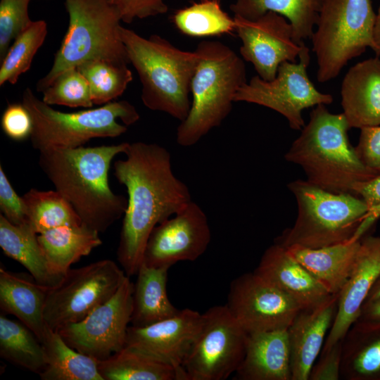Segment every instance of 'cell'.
Listing matches in <instances>:
<instances>
[{
    "label": "cell",
    "mask_w": 380,
    "mask_h": 380,
    "mask_svg": "<svg viewBox=\"0 0 380 380\" xmlns=\"http://www.w3.org/2000/svg\"><path fill=\"white\" fill-rule=\"evenodd\" d=\"M125 159L113 163V174L127 189V207L123 216L118 260L127 276L137 274L153 229L171 217L192 200L189 187L172 168L171 156L155 143L134 142Z\"/></svg>",
    "instance_id": "6da1fadb"
},
{
    "label": "cell",
    "mask_w": 380,
    "mask_h": 380,
    "mask_svg": "<svg viewBox=\"0 0 380 380\" xmlns=\"http://www.w3.org/2000/svg\"><path fill=\"white\" fill-rule=\"evenodd\" d=\"M129 144L39 152V165L55 189L72 205L82 224L99 234L124 216L127 207V198L110 188L108 172L113 158L125 153Z\"/></svg>",
    "instance_id": "7a4b0ae2"
},
{
    "label": "cell",
    "mask_w": 380,
    "mask_h": 380,
    "mask_svg": "<svg viewBox=\"0 0 380 380\" xmlns=\"http://www.w3.org/2000/svg\"><path fill=\"white\" fill-rule=\"evenodd\" d=\"M326 106L312 109L284 158L300 166L310 183L331 192L353 194L356 183L377 174L364 164L350 143L344 114L331 113Z\"/></svg>",
    "instance_id": "3957f363"
},
{
    "label": "cell",
    "mask_w": 380,
    "mask_h": 380,
    "mask_svg": "<svg viewBox=\"0 0 380 380\" xmlns=\"http://www.w3.org/2000/svg\"><path fill=\"white\" fill-rule=\"evenodd\" d=\"M119 32L140 79L144 105L184 120L191 108L189 93L198 53L179 49L158 34L144 37L122 25Z\"/></svg>",
    "instance_id": "277c9868"
},
{
    "label": "cell",
    "mask_w": 380,
    "mask_h": 380,
    "mask_svg": "<svg viewBox=\"0 0 380 380\" xmlns=\"http://www.w3.org/2000/svg\"><path fill=\"white\" fill-rule=\"evenodd\" d=\"M198 61L191 84L187 117L177 128V143L184 147L198 143L229 115L239 89L247 82L243 60L219 41L201 42Z\"/></svg>",
    "instance_id": "5b68a950"
},
{
    "label": "cell",
    "mask_w": 380,
    "mask_h": 380,
    "mask_svg": "<svg viewBox=\"0 0 380 380\" xmlns=\"http://www.w3.org/2000/svg\"><path fill=\"white\" fill-rule=\"evenodd\" d=\"M287 186L296 199L297 217L274 243L285 248H318L362 238L369 229L364 224L368 206L357 196L331 192L306 179L292 181Z\"/></svg>",
    "instance_id": "8992f818"
},
{
    "label": "cell",
    "mask_w": 380,
    "mask_h": 380,
    "mask_svg": "<svg viewBox=\"0 0 380 380\" xmlns=\"http://www.w3.org/2000/svg\"><path fill=\"white\" fill-rule=\"evenodd\" d=\"M64 1L68 27L50 70L36 84L39 92L63 72L89 61L129 63L120 37L122 20L111 0Z\"/></svg>",
    "instance_id": "52a82bcc"
},
{
    "label": "cell",
    "mask_w": 380,
    "mask_h": 380,
    "mask_svg": "<svg viewBox=\"0 0 380 380\" xmlns=\"http://www.w3.org/2000/svg\"><path fill=\"white\" fill-rule=\"evenodd\" d=\"M22 103L32 120L31 144L39 152L84 146L94 138L119 137L140 118L136 108L125 100L94 109L61 112L39 99L28 87L23 91Z\"/></svg>",
    "instance_id": "ba28073f"
},
{
    "label": "cell",
    "mask_w": 380,
    "mask_h": 380,
    "mask_svg": "<svg viewBox=\"0 0 380 380\" xmlns=\"http://www.w3.org/2000/svg\"><path fill=\"white\" fill-rule=\"evenodd\" d=\"M376 13L371 0H322L312 36L321 83L338 77L342 69L367 48L379 56L373 37Z\"/></svg>",
    "instance_id": "9c48e42d"
},
{
    "label": "cell",
    "mask_w": 380,
    "mask_h": 380,
    "mask_svg": "<svg viewBox=\"0 0 380 380\" xmlns=\"http://www.w3.org/2000/svg\"><path fill=\"white\" fill-rule=\"evenodd\" d=\"M126 277L110 260L70 268L57 285L48 289L44 310L46 327L58 331L80 322L109 300Z\"/></svg>",
    "instance_id": "30bf717a"
},
{
    "label": "cell",
    "mask_w": 380,
    "mask_h": 380,
    "mask_svg": "<svg viewBox=\"0 0 380 380\" xmlns=\"http://www.w3.org/2000/svg\"><path fill=\"white\" fill-rule=\"evenodd\" d=\"M298 58V63H281L272 80H264L258 75L253 77L236 92L234 102L270 108L283 115L292 129L301 130L305 125L303 110L319 104H331L334 99L332 95L318 91L308 77V47L303 48Z\"/></svg>",
    "instance_id": "8fae6325"
},
{
    "label": "cell",
    "mask_w": 380,
    "mask_h": 380,
    "mask_svg": "<svg viewBox=\"0 0 380 380\" xmlns=\"http://www.w3.org/2000/svg\"><path fill=\"white\" fill-rule=\"evenodd\" d=\"M203 315L201 329L182 367L187 380H224L243 358L247 333L226 305Z\"/></svg>",
    "instance_id": "7c38bea8"
},
{
    "label": "cell",
    "mask_w": 380,
    "mask_h": 380,
    "mask_svg": "<svg viewBox=\"0 0 380 380\" xmlns=\"http://www.w3.org/2000/svg\"><path fill=\"white\" fill-rule=\"evenodd\" d=\"M134 283L127 276L116 293L80 322L58 332L77 351L104 360L126 344L133 308Z\"/></svg>",
    "instance_id": "4fadbf2b"
},
{
    "label": "cell",
    "mask_w": 380,
    "mask_h": 380,
    "mask_svg": "<svg viewBox=\"0 0 380 380\" xmlns=\"http://www.w3.org/2000/svg\"><path fill=\"white\" fill-rule=\"evenodd\" d=\"M225 305L247 334L288 329L301 310L255 272L231 282Z\"/></svg>",
    "instance_id": "5bb4252c"
},
{
    "label": "cell",
    "mask_w": 380,
    "mask_h": 380,
    "mask_svg": "<svg viewBox=\"0 0 380 380\" xmlns=\"http://www.w3.org/2000/svg\"><path fill=\"white\" fill-rule=\"evenodd\" d=\"M210 240L207 215L199 205L191 201L153 229L142 263L148 267L170 268L179 261H194L205 252Z\"/></svg>",
    "instance_id": "9a60e30c"
},
{
    "label": "cell",
    "mask_w": 380,
    "mask_h": 380,
    "mask_svg": "<svg viewBox=\"0 0 380 380\" xmlns=\"http://www.w3.org/2000/svg\"><path fill=\"white\" fill-rule=\"evenodd\" d=\"M235 30L242 44L240 53L258 75L272 80L281 63L296 62L305 46L293 39V28L284 16L269 11L254 20L234 15Z\"/></svg>",
    "instance_id": "2e32d148"
},
{
    "label": "cell",
    "mask_w": 380,
    "mask_h": 380,
    "mask_svg": "<svg viewBox=\"0 0 380 380\" xmlns=\"http://www.w3.org/2000/svg\"><path fill=\"white\" fill-rule=\"evenodd\" d=\"M203 322V314L189 308L182 309L171 317L145 327L129 326L125 346L172 365L185 374L183 364Z\"/></svg>",
    "instance_id": "e0dca14e"
},
{
    "label": "cell",
    "mask_w": 380,
    "mask_h": 380,
    "mask_svg": "<svg viewBox=\"0 0 380 380\" xmlns=\"http://www.w3.org/2000/svg\"><path fill=\"white\" fill-rule=\"evenodd\" d=\"M380 276V236L365 235L351 274L338 295L337 311L322 349L342 341Z\"/></svg>",
    "instance_id": "ac0fdd59"
},
{
    "label": "cell",
    "mask_w": 380,
    "mask_h": 380,
    "mask_svg": "<svg viewBox=\"0 0 380 380\" xmlns=\"http://www.w3.org/2000/svg\"><path fill=\"white\" fill-rule=\"evenodd\" d=\"M337 306L338 295H332L315 307L300 310L287 329L291 380L309 379L335 318Z\"/></svg>",
    "instance_id": "d6986e66"
},
{
    "label": "cell",
    "mask_w": 380,
    "mask_h": 380,
    "mask_svg": "<svg viewBox=\"0 0 380 380\" xmlns=\"http://www.w3.org/2000/svg\"><path fill=\"white\" fill-rule=\"evenodd\" d=\"M254 272L289 296L301 310L315 307L332 296L286 248L277 243L265 250Z\"/></svg>",
    "instance_id": "ffe728a7"
},
{
    "label": "cell",
    "mask_w": 380,
    "mask_h": 380,
    "mask_svg": "<svg viewBox=\"0 0 380 380\" xmlns=\"http://www.w3.org/2000/svg\"><path fill=\"white\" fill-rule=\"evenodd\" d=\"M341 106L350 128L380 125V59L359 62L345 75Z\"/></svg>",
    "instance_id": "44dd1931"
},
{
    "label": "cell",
    "mask_w": 380,
    "mask_h": 380,
    "mask_svg": "<svg viewBox=\"0 0 380 380\" xmlns=\"http://www.w3.org/2000/svg\"><path fill=\"white\" fill-rule=\"evenodd\" d=\"M237 380H291L287 329L247 334Z\"/></svg>",
    "instance_id": "7402d4cb"
},
{
    "label": "cell",
    "mask_w": 380,
    "mask_h": 380,
    "mask_svg": "<svg viewBox=\"0 0 380 380\" xmlns=\"http://www.w3.org/2000/svg\"><path fill=\"white\" fill-rule=\"evenodd\" d=\"M48 287L39 284L31 274L13 272L0 267V308L27 327L41 341L46 325L44 310Z\"/></svg>",
    "instance_id": "603a6c76"
},
{
    "label": "cell",
    "mask_w": 380,
    "mask_h": 380,
    "mask_svg": "<svg viewBox=\"0 0 380 380\" xmlns=\"http://www.w3.org/2000/svg\"><path fill=\"white\" fill-rule=\"evenodd\" d=\"M362 238L318 248L286 249L329 293L338 295L351 274Z\"/></svg>",
    "instance_id": "cb8c5ba5"
},
{
    "label": "cell",
    "mask_w": 380,
    "mask_h": 380,
    "mask_svg": "<svg viewBox=\"0 0 380 380\" xmlns=\"http://www.w3.org/2000/svg\"><path fill=\"white\" fill-rule=\"evenodd\" d=\"M341 379L380 380V324L355 321L342 340Z\"/></svg>",
    "instance_id": "d4e9b609"
},
{
    "label": "cell",
    "mask_w": 380,
    "mask_h": 380,
    "mask_svg": "<svg viewBox=\"0 0 380 380\" xmlns=\"http://www.w3.org/2000/svg\"><path fill=\"white\" fill-rule=\"evenodd\" d=\"M0 247L4 254L28 270L41 285L51 288L64 274L56 272L49 263L38 240V234L29 224L15 225L0 214Z\"/></svg>",
    "instance_id": "484cf974"
},
{
    "label": "cell",
    "mask_w": 380,
    "mask_h": 380,
    "mask_svg": "<svg viewBox=\"0 0 380 380\" xmlns=\"http://www.w3.org/2000/svg\"><path fill=\"white\" fill-rule=\"evenodd\" d=\"M168 267L141 264L134 284L131 326L145 327L171 317L179 312L167 293Z\"/></svg>",
    "instance_id": "4316f807"
},
{
    "label": "cell",
    "mask_w": 380,
    "mask_h": 380,
    "mask_svg": "<svg viewBox=\"0 0 380 380\" xmlns=\"http://www.w3.org/2000/svg\"><path fill=\"white\" fill-rule=\"evenodd\" d=\"M38 240L51 267L61 274L102 243L99 233L83 224L51 229L39 234Z\"/></svg>",
    "instance_id": "83f0119b"
},
{
    "label": "cell",
    "mask_w": 380,
    "mask_h": 380,
    "mask_svg": "<svg viewBox=\"0 0 380 380\" xmlns=\"http://www.w3.org/2000/svg\"><path fill=\"white\" fill-rule=\"evenodd\" d=\"M322 0H236L230 6L234 15L254 20L272 11L290 23L294 41L303 44L311 39L316 26Z\"/></svg>",
    "instance_id": "f1b7e54d"
},
{
    "label": "cell",
    "mask_w": 380,
    "mask_h": 380,
    "mask_svg": "<svg viewBox=\"0 0 380 380\" xmlns=\"http://www.w3.org/2000/svg\"><path fill=\"white\" fill-rule=\"evenodd\" d=\"M45 368L42 380H103L94 358L70 346L60 334L46 327L42 341Z\"/></svg>",
    "instance_id": "f546056e"
},
{
    "label": "cell",
    "mask_w": 380,
    "mask_h": 380,
    "mask_svg": "<svg viewBox=\"0 0 380 380\" xmlns=\"http://www.w3.org/2000/svg\"><path fill=\"white\" fill-rule=\"evenodd\" d=\"M97 365L103 380H186L173 366L128 346Z\"/></svg>",
    "instance_id": "4dcf8cb0"
},
{
    "label": "cell",
    "mask_w": 380,
    "mask_h": 380,
    "mask_svg": "<svg viewBox=\"0 0 380 380\" xmlns=\"http://www.w3.org/2000/svg\"><path fill=\"white\" fill-rule=\"evenodd\" d=\"M0 356L38 374L46 365L42 343L34 332L4 314L0 316Z\"/></svg>",
    "instance_id": "1f68e13d"
},
{
    "label": "cell",
    "mask_w": 380,
    "mask_h": 380,
    "mask_svg": "<svg viewBox=\"0 0 380 380\" xmlns=\"http://www.w3.org/2000/svg\"><path fill=\"white\" fill-rule=\"evenodd\" d=\"M22 197L28 223L38 234L58 227L82 224L72 205L56 189H30Z\"/></svg>",
    "instance_id": "d6a6232c"
},
{
    "label": "cell",
    "mask_w": 380,
    "mask_h": 380,
    "mask_svg": "<svg viewBox=\"0 0 380 380\" xmlns=\"http://www.w3.org/2000/svg\"><path fill=\"white\" fill-rule=\"evenodd\" d=\"M173 20L177 28L191 37H202L230 33L235 20L221 8L220 0H201L178 10Z\"/></svg>",
    "instance_id": "836d02e7"
},
{
    "label": "cell",
    "mask_w": 380,
    "mask_h": 380,
    "mask_svg": "<svg viewBox=\"0 0 380 380\" xmlns=\"http://www.w3.org/2000/svg\"><path fill=\"white\" fill-rule=\"evenodd\" d=\"M87 80L94 105H104L120 96L132 80L127 64L93 60L77 67Z\"/></svg>",
    "instance_id": "e575fe53"
},
{
    "label": "cell",
    "mask_w": 380,
    "mask_h": 380,
    "mask_svg": "<svg viewBox=\"0 0 380 380\" xmlns=\"http://www.w3.org/2000/svg\"><path fill=\"white\" fill-rule=\"evenodd\" d=\"M48 28L43 20L32 21L13 42L1 61L0 85L15 84L30 68L34 56L43 44Z\"/></svg>",
    "instance_id": "d590c367"
},
{
    "label": "cell",
    "mask_w": 380,
    "mask_h": 380,
    "mask_svg": "<svg viewBox=\"0 0 380 380\" xmlns=\"http://www.w3.org/2000/svg\"><path fill=\"white\" fill-rule=\"evenodd\" d=\"M42 94V101L50 106L91 108L94 105L89 83L77 68L58 75Z\"/></svg>",
    "instance_id": "8d00e7d4"
},
{
    "label": "cell",
    "mask_w": 380,
    "mask_h": 380,
    "mask_svg": "<svg viewBox=\"0 0 380 380\" xmlns=\"http://www.w3.org/2000/svg\"><path fill=\"white\" fill-rule=\"evenodd\" d=\"M31 0H0V61L15 38L32 21L29 17Z\"/></svg>",
    "instance_id": "74e56055"
},
{
    "label": "cell",
    "mask_w": 380,
    "mask_h": 380,
    "mask_svg": "<svg viewBox=\"0 0 380 380\" xmlns=\"http://www.w3.org/2000/svg\"><path fill=\"white\" fill-rule=\"evenodd\" d=\"M0 210L11 223L22 225L28 223L27 209L22 196H18L0 165Z\"/></svg>",
    "instance_id": "f35d334b"
},
{
    "label": "cell",
    "mask_w": 380,
    "mask_h": 380,
    "mask_svg": "<svg viewBox=\"0 0 380 380\" xmlns=\"http://www.w3.org/2000/svg\"><path fill=\"white\" fill-rule=\"evenodd\" d=\"M1 125L4 134L15 141L30 138L33 127L31 115L23 103L8 104L2 114Z\"/></svg>",
    "instance_id": "ab89813d"
},
{
    "label": "cell",
    "mask_w": 380,
    "mask_h": 380,
    "mask_svg": "<svg viewBox=\"0 0 380 380\" xmlns=\"http://www.w3.org/2000/svg\"><path fill=\"white\" fill-rule=\"evenodd\" d=\"M114 4L125 23H130L136 18L164 14L168 11L164 0H115Z\"/></svg>",
    "instance_id": "60d3db41"
},
{
    "label": "cell",
    "mask_w": 380,
    "mask_h": 380,
    "mask_svg": "<svg viewBox=\"0 0 380 380\" xmlns=\"http://www.w3.org/2000/svg\"><path fill=\"white\" fill-rule=\"evenodd\" d=\"M355 149L365 165L380 173V125L360 129Z\"/></svg>",
    "instance_id": "b9f144b4"
},
{
    "label": "cell",
    "mask_w": 380,
    "mask_h": 380,
    "mask_svg": "<svg viewBox=\"0 0 380 380\" xmlns=\"http://www.w3.org/2000/svg\"><path fill=\"white\" fill-rule=\"evenodd\" d=\"M321 357L314 364L310 380H338L341 379L342 341L320 353Z\"/></svg>",
    "instance_id": "7bdbcfd3"
},
{
    "label": "cell",
    "mask_w": 380,
    "mask_h": 380,
    "mask_svg": "<svg viewBox=\"0 0 380 380\" xmlns=\"http://www.w3.org/2000/svg\"><path fill=\"white\" fill-rule=\"evenodd\" d=\"M353 194L362 198L370 209L380 204V173L367 180L357 182Z\"/></svg>",
    "instance_id": "ee69618b"
},
{
    "label": "cell",
    "mask_w": 380,
    "mask_h": 380,
    "mask_svg": "<svg viewBox=\"0 0 380 380\" xmlns=\"http://www.w3.org/2000/svg\"><path fill=\"white\" fill-rule=\"evenodd\" d=\"M356 321L380 324V297L365 301Z\"/></svg>",
    "instance_id": "f6af8a7d"
},
{
    "label": "cell",
    "mask_w": 380,
    "mask_h": 380,
    "mask_svg": "<svg viewBox=\"0 0 380 380\" xmlns=\"http://www.w3.org/2000/svg\"><path fill=\"white\" fill-rule=\"evenodd\" d=\"M373 37L379 50V56H380V6L376 15V20L373 31Z\"/></svg>",
    "instance_id": "bcb514c9"
},
{
    "label": "cell",
    "mask_w": 380,
    "mask_h": 380,
    "mask_svg": "<svg viewBox=\"0 0 380 380\" xmlns=\"http://www.w3.org/2000/svg\"><path fill=\"white\" fill-rule=\"evenodd\" d=\"M379 297H380V276L372 288L365 301L375 299Z\"/></svg>",
    "instance_id": "7dc6e473"
},
{
    "label": "cell",
    "mask_w": 380,
    "mask_h": 380,
    "mask_svg": "<svg viewBox=\"0 0 380 380\" xmlns=\"http://www.w3.org/2000/svg\"><path fill=\"white\" fill-rule=\"evenodd\" d=\"M366 218L376 221L380 218V204L369 209Z\"/></svg>",
    "instance_id": "c3c4849f"
},
{
    "label": "cell",
    "mask_w": 380,
    "mask_h": 380,
    "mask_svg": "<svg viewBox=\"0 0 380 380\" xmlns=\"http://www.w3.org/2000/svg\"><path fill=\"white\" fill-rule=\"evenodd\" d=\"M111 1L114 3V1H115V0H111Z\"/></svg>",
    "instance_id": "681fc988"
}]
</instances>
